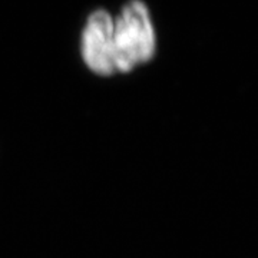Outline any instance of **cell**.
<instances>
[{
	"mask_svg": "<svg viewBox=\"0 0 258 258\" xmlns=\"http://www.w3.org/2000/svg\"><path fill=\"white\" fill-rule=\"evenodd\" d=\"M82 57L101 76L118 74L113 49V18L106 10H95L82 32Z\"/></svg>",
	"mask_w": 258,
	"mask_h": 258,
	"instance_id": "cell-2",
	"label": "cell"
},
{
	"mask_svg": "<svg viewBox=\"0 0 258 258\" xmlns=\"http://www.w3.org/2000/svg\"><path fill=\"white\" fill-rule=\"evenodd\" d=\"M113 49L118 72H129L155 56L157 35L144 2L131 0L113 19Z\"/></svg>",
	"mask_w": 258,
	"mask_h": 258,
	"instance_id": "cell-1",
	"label": "cell"
}]
</instances>
